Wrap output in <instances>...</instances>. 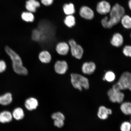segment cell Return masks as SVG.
I'll use <instances>...</instances> for the list:
<instances>
[{"mask_svg":"<svg viewBox=\"0 0 131 131\" xmlns=\"http://www.w3.org/2000/svg\"><path fill=\"white\" fill-rule=\"evenodd\" d=\"M5 50L12 60L13 69L14 72L18 74L27 75L28 73V71L23 65L22 60L20 56L9 47H6Z\"/></svg>","mask_w":131,"mask_h":131,"instance_id":"6da1fadb","label":"cell"},{"mask_svg":"<svg viewBox=\"0 0 131 131\" xmlns=\"http://www.w3.org/2000/svg\"><path fill=\"white\" fill-rule=\"evenodd\" d=\"M110 17L107 21V29H110L120 22L121 19L125 14L123 7L118 3L111 8Z\"/></svg>","mask_w":131,"mask_h":131,"instance_id":"7a4b0ae2","label":"cell"},{"mask_svg":"<svg viewBox=\"0 0 131 131\" xmlns=\"http://www.w3.org/2000/svg\"><path fill=\"white\" fill-rule=\"evenodd\" d=\"M71 82L75 89L82 91V88L87 90L89 88V80L88 79L81 74L77 73H71Z\"/></svg>","mask_w":131,"mask_h":131,"instance_id":"3957f363","label":"cell"},{"mask_svg":"<svg viewBox=\"0 0 131 131\" xmlns=\"http://www.w3.org/2000/svg\"><path fill=\"white\" fill-rule=\"evenodd\" d=\"M68 44L72 56L78 59H81L84 52L82 47L81 45H78L76 41L73 39L69 41Z\"/></svg>","mask_w":131,"mask_h":131,"instance_id":"277c9868","label":"cell"},{"mask_svg":"<svg viewBox=\"0 0 131 131\" xmlns=\"http://www.w3.org/2000/svg\"><path fill=\"white\" fill-rule=\"evenodd\" d=\"M122 86L123 90L128 89L131 91V73L124 72L121 75L118 81Z\"/></svg>","mask_w":131,"mask_h":131,"instance_id":"5b68a950","label":"cell"},{"mask_svg":"<svg viewBox=\"0 0 131 131\" xmlns=\"http://www.w3.org/2000/svg\"><path fill=\"white\" fill-rule=\"evenodd\" d=\"M107 94L110 101L114 103H122L125 96L124 93L121 91H114L112 88L108 91Z\"/></svg>","mask_w":131,"mask_h":131,"instance_id":"8992f818","label":"cell"},{"mask_svg":"<svg viewBox=\"0 0 131 131\" xmlns=\"http://www.w3.org/2000/svg\"><path fill=\"white\" fill-rule=\"evenodd\" d=\"M110 3L105 1L99 2L96 6V11L99 14L104 15L110 12L111 9Z\"/></svg>","mask_w":131,"mask_h":131,"instance_id":"52a82bcc","label":"cell"},{"mask_svg":"<svg viewBox=\"0 0 131 131\" xmlns=\"http://www.w3.org/2000/svg\"><path fill=\"white\" fill-rule=\"evenodd\" d=\"M68 64L65 60H57L54 66L56 72L60 75L64 74L68 71Z\"/></svg>","mask_w":131,"mask_h":131,"instance_id":"ba28073f","label":"cell"},{"mask_svg":"<svg viewBox=\"0 0 131 131\" xmlns=\"http://www.w3.org/2000/svg\"><path fill=\"white\" fill-rule=\"evenodd\" d=\"M79 14L81 17L86 20H92L94 17V11L86 6H82L80 9Z\"/></svg>","mask_w":131,"mask_h":131,"instance_id":"9c48e42d","label":"cell"},{"mask_svg":"<svg viewBox=\"0 0 131 131\" xmlns=\"http://www.w3.org/2000/svg\"><path fill=\"white\" fill-rule=\"evenodd\" d=\"M56 50L59 54L65 56L68 54L69 51L70 47L67 42H61L57 43L56 47Z\"/></svg>","mask_w":131,"mask_h":131,"instance_id":"30bf717a","label":"cell"},{"mask_svg":"<svg viewBox=\"0 0 131 131\" xmlns=\"http://www.w3.org/2000/svg\"><path fill=\"white\" fill-rule=\"evenodd\" d=\"M96 69L95 64L93 62H86L82 66L81 70L85 74L91 75L94 73Z\"/></svg>","mask_w":131,"mask_h":131,"instance_id":"8fae6325","label":"cell"},{"mask_svg":"<svg viewBox=\"0 0 131 131\" xmlns=\"http://www.w3.org/2000/svg\"><path fill=\"white\" fill-rule=\"evenodd\" d=\"M112 114V111L104 106H101L98 109L97 116L100 119L105 120L108 117L109 115Z\"/></svg>","mask_w":131,"mask_h":131,"instance_id":"7c38bea8","label":"cell"},{"mask_svg":"<svg viewBox=\"0 0 131 131\" xmlns=\"http://www.w3.org/2000/svg\"><path fill=\"white\" fill-rule=\"evenodd\" d=\"M124 40L122 35L119 33H116L113 36L111 43L113 46L118 47L123 44Z\"/></svg>","mask_w":131,"mask_h":131,"instance_id":"4fadbf2b","label":"cell"},{"mask_svg":"<svg viewBox=\"0 0 131 131\" xmlns=\"http://www.w3.org/2000/svg\"><path fill=\"white\" fill-rule=\"evenodd\" d=\"M38 102L35 98L30 97L26 100L25 106L28 110L32 111L37 108L38 106Z\"/></svg>","mask_w":131,"mask_h":131,"instance_id":"5bb4252c","label":"cell"},{"mask_svg":"<svg viewBox=\"0 0 131 131\" xmlns=\"http://www.w3.org/2000/svg\"><path fill=\"white\" fill-rule=\"evenodd\" d=\"M40 5V3L36 0H28L26 2L25 7L29 12L35 13Z\"/></svg>","mask_w":131,"mask_h":131,"instance_id":"9a60e30c","label":"cell"},{"mask_svg":"<svg viewBox=\"0 0 131 131\" xmlns=\"http://www.w3.org/2000/svg\"><path fill=\"white\" fill-rule=\"evenodd\" d=\"M39 59L40 61L43 63H50L52 60V56L48 51L44 50L41 51L39 55Z\"/></svg>","mask_w":131,"mask_h":131,"instance_id":"2e32d148","label":"cell"},{"mask_svg":"<svg viewBox=\"0 0 131 131\" xmlns=\"http://www.w3.org/2000/svg\"><path fill=\"white\" fill-rule=\"evenodd\" d=\"M13 116L10 112L4 111L0 113V122L2 123H6L12 121Z\"/></svg>","mask_w":131,"mask_h":131,"instance_id":"e0dca14e","label":"cell"},{"mask_svg":"<svg viewBox=\"0 0 131 131\" xmlns=\"http://www.w3.org/2000/svg\"><path fill=\"white\" fill-rule=\"evenodd\" d=\"M13 101L12 95L8 93L0 96V104L4 106L10 104Z\"/></svg>","mask_w":131,"mask_h":131,"instance_id":"ac0fdd59","label":"cell"},{"mask_svg":"<svg viewBox=\"0 0 131 131\" xmlns=\"http://www.w3.org/2000/svg\"><path fill=\"white\" fill-rule=\"evenodd\" d=\"M121 111L127 115H131V103L125 102L122 103L120 106Z\"/></svg>","mask_w":131,"mask_h":131,"instance_id":"d6986e66","label":"cell"},{"mask_svg":"<svg viewBox=\"0 0 131 131\" xmlns=\"http://www.w3.org/2000/svg\"><path fill=\"white\" fill-rule=\"evenodd\" d=\"M13 117L16 120H20L24 118V111L22 108L17 107L15 109L12 113Z\"/></svg>","mask_w":131,"mask_h":131,"instance_id":"ffe728a7","label":"cell"},{"mask_svg":"<svg viewBox=\"0 0 131 131\" xmlns=\"http://www.w3.org/2000/svg\"><path fill=\"white\" fill-rule=\"evenodd\" d=\"M63 9L64 12L67 16L73 15L75 12V6L72 3L65 4Z\"/></svg>","mask_w":131,"mask_h":131,"instance_id":"44dd1931","label":"cell"},{"mask_svg":"<svg viewBox=\"0 0 131 131\" xmlns=\"http://www.w3.org/2000/svg\"><path fill=\"white\" fill-rule=\"evenodd\" d=\"M120 22L124 28L131 29V17L127 15H124L121 19Z\"/></svg>","mask_w":131,"mask_h":131,"instance_id":"7402d4cb","label":"cell"},{"mask_svg":"<svg viewBox=\"0 0 131 131\" xmlns=\"http://www.w3.org/2000/svg\"><path fill=\"white\" fill-rule=\"evenodd\" d=\"M64 23L67 27L71 28L76 24V19L74 16L73 15H68L65 18Z\"/></svg>","mask_w":131,"mask_h":131,"instance_id":"603a6c76","label":"cell"},{"mask_svg":"<svg viewBox=\"0 0 131 131\" xmlns=\"http://www.w3.org/2000/svg\"><path fill=\"white\" fill-rule=\"evenodd\" d=\"M21 18L23 20L27 22H33L34 16L32 13L29 12H24L21 15Z\"/></svg>","mask_w":131,"mask_h":131,"instance_id":"cb8c5ba5","label":"cell"},{"mask_svg":"<svg viewBox=\"0 0 131 131\" xmlns=\"http://www.w3.org/2000/svg\"><path fill=\"white\" fill-rule=\"evenodd\" d=\"M115 78L116 76L114 73L112 71H109L105 73L103 78V80L109 82H111L114 81Z\"/></svg>","mask_w":131,"mask_h":131,"instance_id":"d4e9b609","label":"cell"},{"mask_svg":"<svg viewBox=\"0 0 131 131\" xmlns=\"http://www.w3.org/2000/svg\"><path fill=\"white\" fill-rule=\"evenodd\" d=\"M42 34L41 32L38 30H34L32 32V38L36 41H39L42 38Z\"/></svg>","mask_w":131,"mask_h":131,"instance_id":"484cf974","label":"cell"},{"mask_svg":"<svg viewBox=\"0 0 131 131\" xmlns=\"http://www.w3.org/2000/svg\"><path fill=\"white\" fill-rule=\"evenodd\" d=\"M51 117L53 120H62L64 121L65 117L62 113L58 112L54 113L52 115Z\"/></svg>","mask_w":131,"mask_h":131,"instance_id":"4316f807","label":"cell"},{"mask_svg":"<svg viewBox=\"0 0 131 131\" xmlns=\"http://www.w3.org/2000/svg\"><path fill=\"white\" fill-rule=\"evenodd\" d=\"M121 131H131V124L128 122H125L122 123L120 126Z\"/></svg>","mask_w":131,"mask_h":131,"instance_id":"83f0119b","label":"cell"},{"mask_svg":"<svg viewBox=\"0 0 131 131\" xmlns=\"http://www.w3.org/2000/svg\"><path fill=\"white\" fill-rule=\"evenodd\" d=\"M123 52L126 56L131 57V46H125L123 49Z\"/></svg>","mask_w":131,"mask_h":131,"instance_id":"f1b7e54d","label":"cell"},{"mask_svg":"<svg viewBox=\"0 0 131 131\" xmlns=\"http://www.w3.org/2000/svg\"><path fill=\"white\" fill-rule=\"evenodd\" d=\"M54 124L55 126L58 128H61L64 125V121L62 120H54Z\"/></svg>","mask_w":131,"mask_h":131,"instance_id":"f546056e","label":"cell"},{"mask_svg":"<svg viewBox=\"0 0 131 131\" xmlns=\"http://www.w3.org/2000/svg\"><path fill=\"white\" fill-rule=\"evenodd\" d=\"M6 65L4 60H0V73L3 72L6 70Z\"/></svg>","mask_w":131,"mask_h":131,"instance_id":"4dcf8cb0","label":"cell"},{"mask_svg":"<svg viewBox=\"0 0 131 131\" xmlns=\"http://www.w3.org/2000/svg\"><path fill=\"white\" fill-rule=\"evenodd\" d=\"M108 17L106 16L102 19L101 24L103 27L107 29V21Z\"/></svg>","mask_w":131,"mask_h":131,"instance_id":"1f68e13d","label":"cell"},{"mask_svg":"<svg viewBox=\"0 0 131 131\" xmlns=\"http://www.w3.org/2000/svg\"><path fill=\"white\" fill-rule=\"evenodd\" d=\"M54 0H41V2L44 5L48 6L53 4Z\"/></svg>","mask_w":131,"mask_h":131,"instance_id":"d6a6232c","label":"cell"},{"mask_svg":"<svg viewBox=\"0 0 131 131\" xmlns=\"http://www.w3.org/2000/svg\"><path fill=\"white\" fill-rule=\"evenodd\" d=\"M128 6L129 9L131 11V0H129L128 2Z\"/></svg>","mask_w":131,"mask_h":131,"instance_id":"836d02e7","label":"cell"},{"mask_svg":"<svg viewBox=\"0 0 131 131\" xmlns=\"http://www.w3.org/2000/svg\"><path fill=\"white\" fill-rule=\"evenodd\" d=\"M130 123H131V117Z\"/></svg>","mask_w":131,"mask_h":131,"instance_id":"e575fe53","label":"cell"},{"mask_svg":"<svg viewBox=\"0 0 131 131\" xmlns=\"http://www.w3.org/2000/svg\"><path fill=\"white\" fill-rule=\"evenodd\" d=\"M130 37H131V34H130Z\"/></svg>","mask_w":131,"mask_h":131,"instance_id":"d590c367","label":"cell"}]
</instances>
